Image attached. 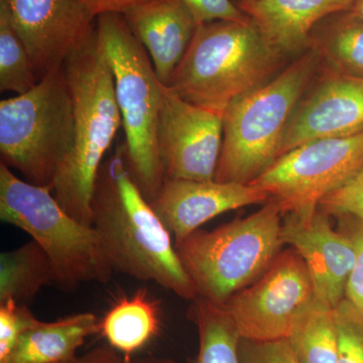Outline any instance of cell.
<instances>
[{
  "label": "cell",
  "instance_id": "6da1fadb",
  "mask_svg": "<svg viewBox=\"0 0 363 363\" xmlns=\"http://www.w3.org/2000/svg\"><path fill=\"white\" fill-rule=\"evenodd\" d=\"M91 209L92 226L114 272L154 281L183 300L198 298L171 233L131 176L123 143L100 167Z\"/></svg>",
  "mask_w": 363,
  "mask_h": 363
},
{
  "label": "cell",
  "instance_id": "7a4b0ae2",
  "mask_svg": "<svg viewBox=\"0 0 363 363\" xmlns=\"http://www.w3.org/2000/svg\"><path fill=\"white\" fill-rule=\"evenodd\" d=\"M74 108V143L57 174L52 193L61 207L92 226L93 191L100 167L123 128L114 79L96 32L64 64Z\"/></svg>",
  "mask_w": 363,
  "mask_h": 363
},
{
  "label": "cell",
  "instance_id": "3957f363",
  "mask_svg": "<svg viewBox=\"0 0 363 363\" xmlns=\"http://www.w3.org/2000/svg\"><path fill=\"white\" fill-rule=\"evenodd\" d=\"M291 61L250 18L209 21L198 26L168 88L222 116L233 100L266 84Z\"/></svg>",
  "mask_w": 363,
  "mask_h": 363
},
{
  "label": "cell",
  "instance_id": "277c9868",
  "mask_svg": "<svg viewBox=\"0 0 363 363\" xmlns=\"http://www.w3.org/2000/svg\"><path fill=\"white\" fill-rule=\"evenodd\" d=\"M321 65L311 48L266 84L226 107L215 181L247 185L279 159L286 124Z\"/></svg>",
  "mask_w": 363,
  "mask_h": 363
},
{
  "label": "cell",
  "instance_id": "5b68a950",
  "mask_svg": "<svg viewBox=\"0 0 363 363\" xmlns=\"http://www.w3.org/2000/svg\"><path fill=\"white\" fill-rule=\"evenodd\" d=\"M97 35L114 79L124 130L125 160L133 180L150 203L164 185L157 130L166 86L157 78L143 45L121 14L97 18Z\"/></svg>",
  "mask_w": 363,
  "mask_h": 363
},
{
  "label": "cell",
  "instance_id": "8992f818",
  "mask_svg": "<svg viewBox=\"0 0 363 363\" xmlns=\"http://www.w3.org/2000/svg\"><path fill=\"white\" fill-rule=\"evenodd\" d=\"M0 219L26 231L47 253L55 285L74 291L84 284H106L113 269L93 226L70 216L51 189L33 185L0 162Z\"/></svg>",
  "mask_w": 363,
  "mask_h": 363
},
{
  "label": "cell",
  "instance_id": "52a82bcc",
  "mask_svg": "<svg viewBox=\"0 0 363 363\" xmlns=\"http://www.w3.org/2000/svg\"><path fill=\"white\" fill-rule=\"evenodd\" d=\"M283 216L269 198L259 211L211 231L199 229L176 247L198 297L223 305L257 281L283 250Z\"/></svg>",
  "mask_w": 363,
  "mask_h": 363
},
{
  "label": "cell",
  "instance_id": "ba28073f",
  "mask_svg": "<svg viewBox=\"0 0 363 363\" xmlns=\"http://www.w3.org/2000/svg\"><path fill=\"white\" fill-rule=\"evenodd\" d=\"M73 143V100L64 66L0 102L1 162L28 183L52 190Z\"/></svg>",
  "mask_w": 363,
  "mask_h": 363
},
{
  "label": "cell",
  "instance_id": "9c48e42d",
  "mask_svg": "<svg viewBox=\"0 0 363 363\" xmlns=\"http://www.w3.org/2000/svg\"><path fill=\"white\" fill-rule=\"evenodd\" d=\"M363 169V131L313 140L277 160L250 185L278 203L281 213L316 206Z\"/></svg>",
  "mask_w": 363,
  "mask_h": 363
},
{
  "label": "cell",
  "instance_id": "30bf717a",
  "mask_svg": "<svg viewBox=\"0 0 363 363\" xmlns=\"http://www.w3.org/2000/svg\"><path fill=\"white\" fill-rule=\"evenodd\" d=\"M315 298L309 269L297 250L290 247L279 253L257 281L221 306L241 338L274 341L289 338Z\"/></svg>",
  "mask_w": 363,
  "mask_h": 363
},
{
  "label": "cell",
  "instance_id": "8fae6325",
  "mask_svg": "<svg viewBox=\"0 0 363 363\" xmlns=\"http://www.w3.org/2000/svg\"><path fill=\"white\" fill-rule=\"evenodd\" d=\"M222 138L220 114L190 104L166 87L157 130L164 178L213 181Z\"/></svg>",
  "mask_w": 363,
  "mask_h": 363
},
{
  "label": "cell",
  "instance_id": "7c38bea8",
  "mask_svg": "<svg viewBox=\"0 0 363 363\" xmlns=\"http://www.w3.org/2000/svg\"><path fill=\"white\" fill-rule=\"evenodd\" d=\"M25 44L39 81L58 70L96 32L97 18L79 0H0Z\"/></svg>",
  "mask_w": 363,
  "mask_h": 363
},
{
  "label": "cell",
  "instance_id": "4fadbf2b",
  "mask_svg": "<svg viewBox=\"0 0 363 363\" xmlns=\"http://www.w3.org/2000/svg\"><path fill=\"white\" fill-rule=\"evenodd\" d=\"M362 131L363 78L321 65L286 124L279 157L313 140L345 138Z\"/></svg>",
  "mask_w": 363,
  "mask_h": 363
},
{
  "label": "cell",
  "instance_id": "5bb4252c",
  "mask_svg": "<svg viewBox=\"0 0 363 363\" xmlns=\"http://www.w3.org/2000/svg\"><path fill=\"white\" fill-rule=\"evenodd\" d=\"M281 240L297 250L309 269L316 297L337 307L345 298L346 286L355 262L352 238L344 229L336 230L330 215L308 206L284 215Z\"/></svg>",
  "mask_w": 363,
  "mask_h": 363
},
{
  "label": "cell",
  "instance_id": "9a60e30c",
  "mask_svg": "<svg viewBox=\"0 0 363 363\" xmlns=\"http://www.w3.org/2000/svg\"><path fill=\"white\" fill-rule=\"evenodd\" d=\"M269 196L250 184L164 179L152 209L175 238V247L206 222L233 210L264 204Z\"/></svg>",
  "mask_w": 363,
  "mask_h": 363
},
{
  "label": "cell",
  "instance_id": "2e32d148",
  "mask_svg": "<svg viewBox=\"0 0 363 363\" xmlns=\"http://www.w3.org/2000/svg\"><path fill=\"white\" fill-rule=\"evenodd\" d=\"M123 16L168 87L199 26L192 11L183 0H147Z\"/></svg>",
  "mask_w": 363,
  "mask_h": 363
},
{
  "label": "cell",
  "instance_id": "e0dca14e",
  "mask_svg": "<svg viewBox=\"0 0 363 363\" xmlns=\"http://www.w3.org/2000/svg\"><path fill=\"white\" fill-rule=\"evenodd\" d=\"M357 0H253L238 4L260 33L286 58L311 49V33L331 14L350 11Z\"/></svg>",
  "mask_w": 363,
  "mask_h": 363
},
{
  "label": "cell",
  "instance_id": "ac0fdd59",
  "mask_svg": "<svg viewBox=\"0 0 363 363\" xmlns=\"http://www.w3.org/2000/svg\"><path fill=\"white\" fill-rule=\"evenodd\" d=\"M100 331L93 313H78L54 322L38 319L21 334L6 363H60L75 357L86 339Z\"/></svg>",
  "mask_w": 363,
  "mask_h": 363
},
{
  "label": "cell",
  "instance_id": "d6986e66",
  "mask_svg": "<svg viewBox=\"0 0 363 363\" xmlns=\"http://www.w3.org/2000/svg\"><path fill=\"white\" fill-rule=\"evenodd\" d=\"M161 308L142 289L116 301L100 320V333L112 348L131 357L156 337L161 328Z\"/></svg>",
  "mask_w": 363,
  "mask_h": 363
},
{
  "label": "cell",
  "instance_id": "ffe728a7",
  "mask_svg": "<svg viewBox=\"0 0 363 363\" xmlns=\"http://www.w3.org/2000/svg\"><path fill=\"white\" fill-rule=\"evenodd\" d=\"M311 48L325 68L363 78V20L348 11L327 16L313 28Z\"/></svg>",
  "mask_w": 363,
  "mask_h": 363
},
{
  "label": "cell",
  "instance_id": "44dd1931",
  "mask_svg": "<svg viewBox=\"0 0 363 363\" xmlns=\"http://www.w3.org/2000/svg\"><path fill=\"white\" fill-rule=\"evenodd\" d=\"M51 285H55L51 260L35 240L0 255V303L13 298L28 305Z\"/></svg>",
  "mask_w": 363,
  "mask_h": 363
},
{
  "label": "cell",
  "instance_id": "7402d4cb",
  "mask_svg": "<svg viewBox=\"0 0 363 363\" xmlns=\"http://www.w3.org/2000/svg\"><path fill=\"white\" fill-rule=\"evenodd\" d=\"M197 327L199 350L193 363H240V336L221 305L198 297L188 310Z\"/></svg>",
  "mask_w": 363,
  "mask_h": 363
},
{
  "label": "cell",
  "instance_id": "603a6c76",
  "mask_svg": "<svg viewBox=\"0 0 363 363\" xmlns=\"http://www.w3.org/2000/svg\"><path fill=\"white\" fill-rule=\"evenodd\" d=\"M288 339L300 363H338L335 308L316 297Z\"/></svg>",
  "mask_w": 363,
  "mask_h": 363
},
{
  "label": "cell",
  "instance_id": "cb8c5ba5",
  "mask_svg": "<svg viewBox=\"0 0 363 363\" xmlns=\"http://www.w3.org/2000/svg\"><path fill=\"white\" fill-rule=\"evenodd\" d=\"M39 82L32 59L0 4V91L23 94Z\"/></svg>",
  "mask_w": 363,
  "mask_h": 363
},
{
  "label": "cell",
  "instance_id": "d4e9b609",
  "mask_svg": "<svg viewBox=\"0 0 363 363\" xmlns=\"http://www.w3.org/2000/svg\"><path fill=\"white\" fill-rule=\"evenodd\" d=\"M338 363H363V313L347 298L335 308Z\"/></svg>",
  "mask_w": 363,
  "mask_h": 363
},
{
  "label": "cell",
  "instance_id": "484cf974",
  "mask_svg": "<svg viewBox=\"0 0 363 363\" xmlns=\"http://www.w3.org/2000/svg\"><path fill=\"white\" fill-rule=\"evenodd\" d=\"M37 320L28 305L16 301L0 303V363H6L21 334Z\"/></svg>",
  "mask_w": 363,
  "mask_h": 363
},
{
  "label": "cell",
  "instance_id": "4316f807",
  "mask_svg": "<svg viewBox=\"0 0 363 363\" xmlns=\"http://www.w3.org/2000/svg\"><path fill=\"white\" fill-rule=\"evenodd\" d=\"M319 207L330 216H348L363 223V169L350 182L321 200Z\"/></svg>",
  "mask_w": 363,
  "mask_h": 363
},
{
  "label": "cell",
  "instance_id": "83f0119b",
  "mask_svg": "<svg viewBox=\"0 0 363 363\" xmlns=\"http://www.w3.org/2000/svg\"><path fill=\"white\" fill-rule=\"evenodd\" d=\"M240 363H300L288 338L252 341L240 338Z\"/></svg>",
  "mask_w": 363,
  "mask_h": 363
},
{
  "label": "cell",
  "instance_id": "f1b7e54d",
  "mask_svg": "<svg viewBox=\"0 0 363 363\" xmlns=\"http://www.w3.org/2000/svg\"><path fill=\"white\" fill-rule=\"evenodd\" d=\"M338 218L348 226L345 227L344 230L350 234L355 247V262L346 286L345 298L353 305L357 306L358 309H362L363 306V223L352 217L341 216Z\"/></svg>",
  "mask_w": 363,
  "mask_h": 363
},
{
  "label": "cell",
  "instance_id": "f546056e",
  "mask_svg": "<svg viewBox=\"0 0 363 363\" xmlns=\"http://www.w3.org/2000/svg\"><path fill=\"white\" fill-rule=\"evenodd\" d=\"M198 25L215 21H247L250 18L233 0H183Z\"/></svg>",
  "mask_w": 363,
  "mask_h": 363
},
{
  "label": "cell",
  "instance_id": "4dcf8cb0",
  "mask_svg": "<svg viewBox=\"0 0 363 363\" xmlns=\"http://www.w3.org/2000/svg\"><path fill=\"white\" fill-rule=\"evenodd\" d=\"M60 363H177L167 357H145L133 359L112 348L109 344L97 346L82 355H76L72 359Z\"/></svg>",
  "mask_w": 363,
  "mask_h": 363
},
{
  "label": "cell",
  "instance_id": "1f68e13d",
  "mask_svg": "<svg viewBox=\"0 0 363 363\" xmlns=\"http://www.w3.org/2000/svg\"><path fill=\"white\" fill-rule=\"evenodd\" d=\"M95 18L106 13L123 14L147 0H79Z\"/></svg>",
  "mask_w": 363,
  "mask_h": 363
},
{
  "label": "cell",
  "instance_id": "d6a6232c",
  "mask_svg": "<svg viewBox=\"0 0 363 363\" xmlns=\"http://www.w3.org/2000/svg\"><path fill=\"white\" fill-rule=\"evenodd\" d=\"M347 11L351 14V16L360 18V20H363V0H357L350 11Z\"/></svg>",
  "mask_w": 363,
  "mask_h": 363
},
{
  "label": "cell",
  "instance_id": "836d02e7",
  "mask_svg": "<svg viewBox=\"0 0 363 363\" xmlns=\"http://www.w3.org/2000/svg\"><path fill=\"white\" fill-rule=\"evenodd\" d=\"M253 0H235L236 4H247V2H252Z\"/></svg>",
  "mask_w": 363,
  "mask_h": 363
},
{
  "label": "cell",
  "instance_id": "e575fe53",
  "mask_svg": "<svg viewBox=\"0 0 363 363\" xmlns=\"http://www.w3.org/2000/svg\"><path fill=\"white\" fill-rule=\"evenodd\" d=\"M360 310H362V312L363 313V306H362V309H360Z\"/></svg>",
  "mask_w": 363,
  "mask_h": 363
}]
</instances>
